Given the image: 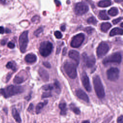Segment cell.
Instances as JSON below:
<instances>
[{"mask_svg": "<svg viewBox=\"0 0 123 123\" xmlns=\"http://www.w3.org/2000/svg\"><path fill=\"white\" fill-rule=\"evenodd\" d=\"M24 90V88L21 86L10 85L5 88L1 89L0 93L5 98L22 93Z\"/></svg>", "mask_w": 123, "mask_h": 123, "instance_id": "cell-1", "label": "cell"}, {"mask_svg": "<svg viewBox=\"0 0 123 123\" xmlns=\"http://www.w3.org/2000/svg\"><path fill=\"white\" fill-rule=\"evenodd\" d=\"M94 90L98 97L99 98H103L105 96L104 87L101 79L98 75H95L93 78Z\"/></svg>", "mask_w": 123, "mask_h": 123, "instance_id": "cell-2", "label": "cell"}, {"mask_svg": "<svg viewBox=\"0 0 123 123\" xmlns=\"http://www.w3.org/2000/svg\"><path fill=\"white\" fill-rule=\"evenodd\" d=\"M63 69L67 75L71 79H75L77 76L76 65L73 62H66L63 66Z\"/></svg>", "mask_w": 123, "mask_h": 123, "instance_id": "cell-3", "label": "cell"}, {"mask_svg": "<svg viewBox=\"0 0 123 123\" xmlns=\"http://www.w3.org/2000/svg\"><path fill=\"white\" fill-rule=\"evenodd\" d=\"M53 46L51 42L48 41H45L41 43L39 49L40 54L43 57L48 56L51 52Z\"/></svg>", "mask_w": 123, "mask_h": 123, "instance_id": "cell-4", "label": "cell"}, {"mask_svg": "<svg viewBox=\"0 0 123 123\" xmlns=\"http://www.w3.org/2000/svg\"><path fill=\"white\" fill-rule=\"evenodd\" d=\"M28 31H25L23 32L19 37V45L20 50L21 52H25L28 42Z\"/></svg>", "mask_w": 123, "mask_h": 123, "instance_id": "cell-5", "label": "cell"}, {"mask_svg": "<svg viewBox=\"0 0 123 123\" xmlns=\"http://www.w3.org/2000/svg\"><path fill=\"white\" fill-rule=\"evenodd\" d=\"M122 61V56L120 52L114 53L108 57H106L102 62L104 64H107L109 63H121Z\"/></svg>", "mask_w": 123, "mask_h": 123, "instance_id": "cell-6", "label": "cell"}, {"mask_svg": "<svg viewBox=\"0 0 123 123\" xmlns=\"http://www.w3.org/2000/svg\"><path fill=\"white\" fill-rule=\"evenodd\" d=\"M85 39V36L83 33L77 34L73 37L71 42V46L73 48H77L79 47Z\"/></svg>", "mask_w": 123, "mask_h": 123, "instance_id": "cell-7", "label": "cell"}, {"mask_svg": "<svg viewBox=\"0 0 123 123\" xmlns=\"http://www.w3.org/2000/svg\"><path fill=\"white\" fill-rule=\"evenodd\" d=\"M107 78L111 81H116L119 76V70L117 68L111 67L106 72Z\"/></svg>", "mask_w": 123, "mask_h": 123, "instance_id": "cell-8", "label": "cell"}, {"mask_svg": "<svg viewBox=\"0 0 123 123\" xmlns=\"http://www.w3.org/2000/svg\"><path fill=\"white\" fill-rule=\"evenodd\" d=\"M109 50L108 44L105 42H101L97 49V55L98 58H101L106 54Z\"/></svg>", "mask_w": 123, "mask_h": 123, "instance_id": "cell-9", "label": "cell"}, {"mask_svg": "<svg viewBox=\"0 0 123 123\" xmlns=\"http://www.w3.org/2000/svg\"><path fill=\"white\" fill-rule=\"evenodd\" d=\"M88 10V7L87 4L83 2H78L76 4L74 12L77 15H83Z\"/></svg>", "mask_w": 123, "mask_h": 123, "instance_id": "cell-10", "label": "cell"}, {"mask_svg": "<svg viewBox=\"0 0 123 123\" xmlns=\"http://www.w3.org/2000/svg\"><path fill=\"white\" fill-rule=\"evenodd\" d=\"M83 62L86 64V65L88 68L92 67L96 62V59L93 55L88 56L86 53H84L82 54Z\"/></svg>", "mask_w": 123, "mask_h": 123, "instance_id": "cell-11", "label": "cell"}, {"mask_svg": "<svg viewBox=\"0 0 123 123\" xmlns=\"http://www.w3.org/2000/svg\"><path fill=\"white\" fill-rule=\"evenodd\" d=\"M81 80L83 85L86 90L88 92H90L91 90V86L88 76L85 72L82 73L81 75Z\"/></svg>", "mask_w": 123, "mask_h": 123, "instance_id": "cell-12", "label": "cell"}, {"mask_svg": "<svg viewBox=\"0 0 123 123\" xmlns=\"http://www.w3.org/2000/svg\"><path fill=\"white\" fill-rule=\"evenodd\" d=\"M68 55L70 58L75 62L76 64L78 65L80 61L79 53L76 50H71L68 53Z\"/></svg>", "mask_w": 123, "mask_h": 123, "instance_id": "cell-13", "label": "cell"}, {"mask_svg": "<svg viewBox=\"0 0 123 123\" xmlns=\"http://www.w3.org/2000/svg\"><path fill=\"white\" fill-rule=\"evenodd\" d=\"M76 95L77 97L80 99L84 100L86 102H89V98L86 94L82 89H79L76 91Z\"/></svg>", "mask_w": 123, "mask_h": 123, "instance_id": "cell-14", "label": "cell"}, {"mask_svg": "<svg viewBox=\"0 0 123 123\" xmlns=\"http://www.w3.org/2000/svg\"><path fill=\"white\" fill-rule=\"evenodd\" d=\"M38 73L44 81H48L49 80V74L48 72L42 68H40L38 70Z\"/></svg>", "mask_w": 123, "mask_h": 123, "instance_id": "cell-15", "label": "cell"}, {"mask_svg": "<svg viewBox=\"0 0 123 123\" xmlns=\"http://www.w3.org/2000/svg\"><path fill=\"white\" fill-rule=\"evenodd\" d=\"M25 62L28 63H33L37 61V58L35 54L33 53H29L25 56Z\"/></svg>", "mask_w": 123, "mask_h": 123, "instance_id": "cell-16", "label": "cell"}, {"mask_svg": "<svg viewBox=\"0 0 123 123\" xmlns=\"http://www.w3.org/2000/svg\"><path fill=\"white\" fill-rule=\"evenodd\" d=\"M12 115L13 118L14 119V120L16 121V122L18 123H21L22 120H21L20 114L18 111H17V110H16V109L14 108H13L12 109Z\"/></svg>", "mask_w": 123, "mask_h": 123, "instance_id": "cell-17", "label": "cell"}, {"mask_svg": "<svg viewBox=\"0 0 123 123\" xmlns=\"http://www.w3.org/2000/svg\"><path fill=\"white\" fill-rule=\"evenodd\" d=\"M123 35V29L118 27H115L111 30L110 32V36H114L115 35Z\"/></svg>", "mask_w": 123, "mask_h": 123, "instance_id": "cell-18", "label": "cell"}, {"mask_svg": "<svg viewBox=\"0 0 123 123\" xmlns=\"http://www.w3.org/2000/svg\"><path fill=\"white\" fill-rule=\"evenodd\" d=\"M111 27V25L108 22L102 23L100 25V29L103 32H107Z\"/></svg>", "mask_w": 123, "mask_h": 123, "instance_id": "cell-19", "label": "cell"}, {"mask_svg": "<svg viewBox=\"0 0 123 123\" xmlns=\"http://www.w3.org/2000/svg\"><path fill=\"white\" fill-rule=\"evenodd\" d=\"M59 107L61 110L60 114L62 115H65L66 114L67 111V107H66V104L64 102L61 103L59 105Z\"/></svg>", "mask_w": 123, "mask_h": 123, "instance_id": "cell-20", "label": "cell"}, {"mask_svg": "<svg viewBox=\"0 0 123 123\" xmlns=\"http://www.w3.org/2000/svg\"><path fill=\"white\" fill-rule=\"evenodd\" d=\"M48 100H45L43 102H40L37 105L36 108V112L37 114L39 113L41 111L42 109L48 103Z\"/></svg>", "mask_w": 123, "mask_h": 123, "instance_id": "cell-21", "label": "cell"}, {"mask_svg": "<svg viewBox=\"0 0 123 123\" xmlns=\"http://www.w3.org/2000/svg\"><path fill=\"white\" fill-rule=\"evenodd\" d=\"M112 4L110 0H102L98 3V6L100 7H106L110 6Z\"/></svg>", "mask_w": 123, "mask_h": 123, "instance_id": "cell-22", "label": "cell"}, {"mask_svg": "<svg viewBox=\"0 0 123 123\" xmlns=\"http://www.w3.org/2000/svg\"><path fill=\"white\" fill-rule=\"evenodd\" d=\"M25 80V79L23 76L17 75L13 79V82L16 84H20L24 82Z\"/></svg>", "mask_w": 123, "mask_h": 123, "instance_id": "cell-23", "label": "cell"}, {"mask_svg": "<svg viewBox=\"0 0 123 123\" xmlns=\"http://www.w3.org/2000/svg\"><path fill=\"white\" fill-rule=\"evenodd\" d=\"M99 17L101 19V20H109L110 18L108 16V15L106 14V12L105 10H101L99 12Z\"/></svg>", "mask_w": 123, "mask_h": 123, "instance_id": "cell-24", "label": "cell"}, {"mask_svg": "<svg viewBox=\"0 0 123 123\" xmlns=\"http://www.w3.org/2000/svg\"><path fill=\"white\" fill-rule=\"evenodd\" d=\"M108 13L109 15L112 16H114L117 15L118 14V10L116 7H112L108 11Z\"/></svg>", "mask_w": 123, "mask_h": 123, "instance_id": "cell-25", "label": "cell"}, {"mask_svg": "<svg viewBox=\"0 0 123 123\" xmlns=\"http://www.w3.org/2000/svg\"><path fill=\"white\" fill-rule=\"evenodd\" d=\"M70 109L76 114H79L80 113V111L78 108H77L74 103H71L70 105Z\"/></svg>", "mask_w": 123, "mask_h": 123, "instance_id": "cell-26", "label": "cell"}, {"mask_svg": "<svg viewBox=\"0 0 123 123\" xmlns=\"http://www.w3.org/2000/svg\"><path fill=\"white\" fill-rule=\"evenodd\" d=\"M6 67L8 69H11L13 71H15L16 70V65L14 63V62H8L6 65Z\"/></svg>", "mask_w": 123, "mask_h": 123, "instance_id": "cell-27", "label": "cell"}, {"mask_svg": "<svg viewBox=\"0 0 123 123\" xmlns=\"http://www.w3.org/2000/svg\"><path fill=\"white\" fill-rule=\"evenodd\" d=\"M53 87H54L55 88L57 93H59L61 92V86H60V84L58 81H57L56 80L55 81L54 84H53Z\"/></svg>", "mask_w": 123, "mask_h": 123, "instance_id": "cell-28", "label": "cell"}, {"mask_svg": "<svg viewBox=\"0 0 123 123\" xmlns=\"http://www.w3.org/2000/svg\"><path fill=\"white\" fill-rule=\"evenodd\" d=\"M87 22L88 24H91L93 25H96L97 24V22H98L96 19L93 16H91V17L88 18L87 20Z\"/></svg>", "mask_w": 123, "mask_h": 123, "instance_id": "cell-29", "label": "cell"}, {"mask_svg": "<svg viewBox=\"0 0 123 123\" xmlns=\"http://www.w3.org/2000/svg\"><path fill=\"white\" fill-rule=\"evenodd\" d=\"M42 89L45 91H48V90H51L53 89V86L51 85V84H48V85H45L43 86L42 87Z\"/></svg>", "mask_w": 123, "mask_h": 123, "instance_id": "cell-30", "label": "cell"}, {"mask_svg": "<svg viewBox=\"0 0 123 123\" xmlns=\"http://www.w3.org/2000/svg\"><path fill=\"white\" fill-rule=\"evenodd\" d=\"M43 28H42V27H39V28H38L37 30H36L34 32V34L36 36L38 37V36L39 35V34H40L41 33H42V32H43Z\"/></svg>", "mask_w": 123, "mask_h": 123, "instance_id": "cell-31", "label": "cell"}, {"mask_svg": "<svg viewBox=\"0 0 123 123\" xmlns=\"http://www.w3.org/2000/svg\"><path fill=\"white\" fill-rule=\"evenodd\" d=\"M54 35L55 36V37L57 38H58V39H60V38H61L62 37V33L59 31H56L54 32Z\"/></svg>", "mask_w": 123, "mask_h": 123, "instance_id": "cell-32", "label": "cell"}, {"mask_svg": "<svg viewBox=\"0 0 123 123\" xmlns=\"http://www.w3.org/2000/svg\"><path fill=\"white\" fill-rule=\"evenodd\" d=\"M85 30L86 32H87V34H91L93 32V30H94V29L93 28H92L90 26H89V27H86L85 29Z\"/></svg>", "mask_w": 123, "mask_h": 123, "instance_id": "cell-33", "label": "cell"}, {"mask_svg": "<svg viewBox=\"0 0 123 123\" xmlns=\"http://www.w3.org/2000/svg\"><path fill=\"white\" fill-rule=\"evenodd\" d=\"M52 95L50 92H44L42 95V98H45L51 97Z\"/></svg>", "mask_w": 123, "mask_h": 123, "instance_id": "cell-34", "label": "cell"}, {"mask_svg": "<svg viewBox=\"0 0 123 123\" xmlns=\"http://www.w3.org/2000/svg\"><path fill=\"white\" fill-rule=\"evenodd\" d=\"M122 20V17H119V18H116V19H114L113 20H112V23H113V25H116V24H117L118 23H119Z\"/></svg>", "mask_w": 123, "mask_h": 123, "instance_id": "cell-35", "label": "cell"}, {"mask_svg": "<svg viewBox=\"0 0 123 123\" xmlns=\"http://www.w3.org/2000/svg\"><path fill=\"white\" fill-rule=\"evenodd\" d=\"M7 46H8V47L10 49H13L14 47H15V45L12 42H10L8 43L7 44Z\"/></svg>", "mask_w": 123, "mask_h": 123, "instance_id": "cell-36", "label": "cell"}, {"mask_svg": "<svg viewBox=\"0 0 123 123\" xmlns=\"http://www.w3.org/2000/svg\"><path fill=\"white\" fill-rule=\"evenodd\" d=\"M43 64L46 68H50V64L48 62H43Z\"/></svg>", "mask_w": 123, "mask_h": 123, "instance_id": "cell-37", "label": "cell"}, {"mask_svg": "<svg viewBox=\"0 0 123 123\" xmlns=\"http://www.w3.org/2000/svg\"><path fill=\"white\" fill-rule=\"evenodd\" d=\"M117 123H123V115H121L119 116L117 120Z\"/></svg>", "mask_w": 123, "mask_h": 123, "instance_id": "cell-38", "label": "cell"}, {"mask_svg": "<svg viewBox=\"0 0 123 123\" xmlns=\"http://www.w3.org/2000/svg\"><path fill=\"white\" fill-rule=\"evenodd\" d=\"M38 19H39V16L37 15H35L32 17L31 20L33 22H35L37 20H38Z\"/></svg>", "mask_w": 123, "mask_h": 123, "instance_id": "cell-39", "label": "cell"}, {"mask_svg": "<svg viewBox=\"0 0 123 123\" xmlns=\"http://www.w3.org/2000/svg\"><path fill=\"white\" fill-rule=\"evenodd\" d=\"M33 109V104L32 103H30L27 109V111H32Z\"/></svg>", "mask_w": 123, "mask_h": 123, "instance_id": "cell-40", "label": "cell"}, {"mask_svg": "<svg viewBox=\"0 0 123 123\" xmlns=\"http://www.w3.org/2000/svg\"><path fill=\"white\" fill-rule=\"evenodd\" d=\"M5 32L4 28L3 26H0V34H3Z\"/></svg>", "mask_w": 123, "mask_h": 123, "instance_id": "cell-41", "label": "cell"}, {"mask_svg": "<svg viewBox=\"0 0 123 123\" xmlns=\"http://www.w3.org/2000/svg\"><path fill=\"white\" fill-rule=\"evenodd\" d=\"M65 28H66V27H65V25H61V29L62 31H64V30H65Z\"/></svg>", "mask_w": 123, "mask_h": 123, "instance_id": "cell-42", "label": "cell"}, {"mask_svg": "<svg viewBox=\"0 0 123 123\" xmlns=\"http://www.w3.org/2000/svg\"><path fill=\"white\" fill-rule=\"evenodd\" d=\"M67 49H66V48H64L63 49V51H62V54H63V55H64L65 54H66V51H67V50H66Z\"/></svg>", "mask_w": 123, "mask_h": 123, "instance_id": "cell-43", "label": "cell"}, {"mask_svg": "<svg viewBox=\"0 0 123 123\" xmlns=\"http://www.w3.org/2000/svg\"><path fill=\"white\" fill-rule=\"evenodd\" d=\"M1 44L2 45H4L6 43V40H2L1 41Z\"/></svg>", "mask_w": 123, "mask_h": 123, "instance_id": "cell-44", "label": "cell"}, {"mask_svg": "<svg viewBox=\"0 0 123 123\" xmlns=\"http://www.w3.org/2000/svg\"><path fill=\"white\" fill-rule=\"evenodd\" d=\"M55 2L56 3V5H57V6H59V5H60V4H61V3H60V2L59 1H56V0H55Z\"/></svg>", "mask_w": 123, "mask_h": 123, "instance_id": "cell-45", "label": "cell"}, {"mask_svg": "<svg viewBox=\"0 0 123 123\" xmlns=\"http://www.w3.org/2000/svg\"><path fill=\"white\" fill-rule=\"evenodd\" d=\"M82 123H90L89 121H88V120H86V121H83Z\"/></svg>", "mask_w": 123, "mask_h": 123, "instance_id": "cell-46", "label": "cell"}, {"mask_svg": "<svg viewBox=\"0 0 123 123\" xmlns=\"http://www.w3.org/2000/svg\"><path fill=\"white\" fill-rule=\"evenodd\" d=\"M6 33H9L10 32V30H9V29H8V28H6Z\"/></svg>", "mask_w": 123, "mask_h": 123, "instance_id": "cell-47", "label": "cell"}, {"mask_svg": "<svg viewBox=\"0 0 123 123\" xmlns=\"http://www.w3.org/2000/svg\"><path fill=\"white\" fill-rule=\"evenodd\" d=\"M123 23H121V27H123Z\"/></svg>", "mask_w": 123, "mask_h": 123, "instance_id": "cell-48", "label": "cell"}, {"mask_svg": "<svg viewBox=\"0 0 123 123\" xmlns=\"http://www.w3.org/2000/svg\"></svg>", "mask_w": 123, "mask_h": 123, "instance_id": "cell-49", "label": "cell"}]
</instances>
